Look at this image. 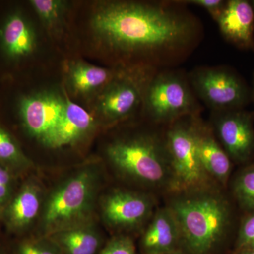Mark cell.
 <instances>
[{
	"instance_id": "obj_6",
	"label": "cell",
	"mask_w": 254,
	"mask_h": 254,
	"mask_svg": "<svg viewBox=\"0 0 254 254\" xmlns=\"http://www.w3.org/2000/svg\"><path fill=\"white\" fill-rule=\"evenodd\" d=\"M148 64L118 68L113 79L95 96L97 120L114 125L131 116L143 104L145 90L154 76Z\"/></svg>"
},
{
	"instance_id": "obj_22",
	"label": "cell",
	"mask_w": 254,
	"mask_h": 254,
	"mask_svg": "<svg viewBox=\"0 0 254 254\" xmlns=\"http://www.w3.org/2000/svg\"><path fill=\"white\" fill-rule=\"evenodd\" d=\"M14 175L12 170L0 164V218L12 198Z\"/></svg>"
},
{
	"instance_id": "obj_19",
	"label": "cell",
	"mask_w": 254,
	"mask_h": 254,
	"mask_svg": "<svg viewBox=\"0 0 254 254\" xmlns=\"http://www.w3.org/2000/svg\"><path fill=\"white\" fill-rule=\"evenodd\" d=\"M32 10L50 36L63 34L67 14V3L61 0H31L28 1Z\"/></svg>"
},
{
	"instance_id": "obj_24",
	"label": "cell",
	"mask_w": 254,
	"mask_h": 254,
	"mask_svg": "<svg viewBox=\"0 0 254 254\" xmlns=\"http://www.w3.org/2000/svg\"><path fill=\"white\" fill-rule=\"evenodd\" d=\"M99 254H136V251L130 237L120 235L110 240Z\"/></svg>"
},
{
	"instance_id": "obj_25",
	"label": "cell",
	"mask_w": 254,
	"mask_h": 254,
	"mask_svg": "<svg viewBox=\"0 0 254 254\" xmlns=\"http://www.w3.org/2000/svg\"><path fill=\"white\" fill-rule=\"evenodd\" d=\"M237 243L242 250L254 248V213L246 217L242 221Z\"/></svg>"
},
{
	"instance_id": "obj_7",
	"label": "cell",
	"mask_w": 254,
	"mask_h": 254,
	"mask_svg": "<svg viewBox=\"0 0 254 254\" xmlns=\"http://www.w3.org/2000/svg\"><path fill=\"white\" fill-rule=\"evenodd\" d=\"M164 138L173 170L172 193L218 187L200 163L190 122L170 124Z\"/></svg>"
},
{
	"instance_id": "obj_17",
	"label": "cell",
	"mask_w": 254,
	"mask_h": 254,
	"mask_svg": "<svg viewBox=\"0 0 254 254\" xmlns=\"http://www.w3.org/2000/svg\"><path fill=\"white\" fill-rule=\"evenodd\" d=\"M118 68L95 66L83 61L70 63L66 68V78L70 89L81 96H96L118 73Z\"/></svg>"
},
{
	"instance_id": "obj_27",
	"label": "cell",
	"mask_w": 254,
	"mask_h": 254,
	"mask_svg": "<svg viewBox=\"0 0 254 254\" xmlns=\"http://www.w3.org/2000/svg\"><path fill=\"white\" fill-rule=\"evenodd\" d=\"M242 254H254V248L242 250Z\"/></svg>"
},
{
	"instance_id": "obj_23",
	"label": "cell",
	"mask_w": 254,
	"mask_h": 254,
	"mask_svg": "<svg viewBox=\"0 0 254 254\" xmlns=\"http://www.w3.org/2000/svg\"><path fill=\"white\" fill-rule=\"evenodd\" d=\"M18 254H63L51 241L27 240L18 247Z\"/></svg>"
},
{
	"instance_id": "obj_2",
	"label": "cell",
	"mask_w": 254,
	"mask_h": 254,
	"mask_svg": "<svg viewBox=\"0 0 254 254\" xmlns=\"http://www.w3.org/2000/svg\"><path fill=\"white\" fill-rule=\"evenodd\" d=\"M166 205L176 219L182 242L193 254H206L228 231L230 208L218 187L170 193Z\"/></svg>"
},
{
	"instance_id": "obj_20",
	"label": "cell",
	"mask_w": 254,
	"mask_h": 254,
	"mask_svg": "<svg viewBox=\"0 0 254 254\" xmlns=\"http://www.w3.org/2000/svg\"><path fill=\"white\" fill-rule=\"evenodd\" d=\"M0 164L14 170H21L29 165L18 140L0 120Z\"/></svg>"
},
{
	"instance_id": "obj_9",
	"label": "cell",
	"mask_w": 254,
	"mask_h": 254,
	"mask_svg": "<svg viewBox=\"0 0 254 254\" xmlns=\"http://www.w3.org/2000/svg\"><path fill=\"white\" fill-rule=\"evenodd\" d=\"M190 78L193 91L215 113L241 110L249 99L245 83L226 68H198Z\"/></svg>"
},
{
	"instance_id": "obj_26",
	"label": "cell",
	"mask_w": 254,
	"mask_h": 254,
	"mask_svg": "<svg viewBox=\"0 0 254 254\" xmlns=\"http://www.w3.org/2000/svg\"><path fill=\"white\" fill-rule=\"evenodd\" d=\"M182 2L203 8L208 11L209 14L215 21H218L226 4V1H222V0H190V1H185Z\"/></svg>"
},
{
	"instance_id": "obj_1",
	"label": "cell",
	"mask_w": 254,
	"mask_h": 254,
	"mask_svg": "<svg viewBox=\"0 0 254 254\" xmlns=\"http://www.w3.org/2000/svg\"><path fill=\"white\" fill-rule=\"evenodd\" d=\"M97 43L123 58L156 57L186 47L194 26L186 15L154 3L108 1L97 5L90 20Z\"/></svg>"
},
{
	"instance_id": "obj_18",
	"label": "cell",
	"mask_w": 254,
	"mask_h": 254,
	"mask_svg": "<svg viewBox=\"0 0 254 254\" xmlns=\"http://www.w3.org/2000/svg\"><path fill=\"white\" fill-rule=\"evenodd\" d=\"M50 237L63 254H95L101 244L98 232L86 223L55 232Z\"/></svg>"
},
{
	"instance_id": "obj_14",
	"label": "cell",
	"mask_w": 254,
	"mask_h": 254,
	"mask_svg": "<svg viewBox=\"0 0 254 254\" xmlns=\"http://www.w3.org/2000/svg\"><path fill=\"white\" fill-rule=\"evenodd\" d=\"M179 242L181 235L173 213L167 206L158 209L142 237L143 250L147 254L173 252Z\"/></svg>"
},
{
	"instance_id": "obj_28",
	"label": "cell",
	"mask_w": 254,
	"mask_h": 254,
	"mask_svg": "<svg viewBox=\"0 0 254 254\" xmlns=\"http://www.w3.org/2000/svg\"><path fill=\"white\" fill-rule=\"evenodd\" d=\"M157 254H181L178 253L176 251H173V252H165V253Z\"/></svg>"
},
{
	"instance_id": "obj_12",
	"label": "cell",
	"mask_w": 254,
	"mask_h": 254,
	"mask_svg": "<svg viewBox=\"0 0 254 254\" xmlns=\"http://www.w3.org/2000/svg\"><path fill=\"white\" fill-rule=\"evenodd\" d=\"M192 131L200 163L205 172L218 185H225L231 173V160L215 138L211 127L198 120H190Z\"/></svg>"
},
{
	"instance_id": "obj_3",
	"label": "cell",
	"mask_w": 254,
	"mask_h": 254,
	"mask_svg": "<svg viewBox=\"0 0 254 254\" xmlns=\"http://www.w3.org/2000/svg\"><path fill=\"white\" fill-rule=\"evenodd\" d=\"M105 151L112 166L125 178L158 191L173 192V170L164 137L153 133L120 137Z\"/></svg>"
},
{
	"instance_id": "obj_10",
	"label": "cell",
	"mask_w": 254,
	"mask_h": 254,
	"mask_svg": "<svg viewBox=\"0 0 254 254\" xmlns=\"http://www.w3.org/2000/svg\"><path fill=\"white\" fill-rule=\"evenodd\" d=\"M155 200L151 195L126 190L110 192L102 203V215L109 226L118 230L134 228L153 215Z\"/></svg>"
},
{
	"instance_id": "obj_16",
	"label": "cell",
	"mask_w": 254,
	"mask_h": 254,
	"mask_svg": "<svg viewBox=\"0 0 254 254\" xmlns=\"http://www.w3.org/2000/svg\"><path fill=\"white\" fill-rule=\"evenodd\" d=\"M41 205V190L33 182H28L13 195L2 218L9 230L22 232L36 220Z\"/></svg>"
},
{
	"instance_id": "obj_15",
	"label": "cell",
	"mask_w": 254,
	"mask_h": 254,
	"mask_svg": "<svg viewBox=\"0 0 254 254\" xmlns=\"http://www.w3.org/2000/svg\"><path fill=\"white\" fill-rule=\"evenodd\" d=\"M65 93V92H64ZM65 106L55 130L50 148H59L75 144L93 131L94 117L73 103L65 93Z\"/></svg>"
},
{
	"instance_id": "obj_13",
	"label": "cell",
	"mask_w": 254,
	"mask_h": 254,
	"mask_svg": "<svg viewBox=\"0 0 254 254\" xmlns=\"http://www.w3.org/2000/svg\"><path fill=\"white\" fill-rule=\"evenodd\" d=\"M216 22L222 34L229 41L243 48H249L253 44L254 12L249 1H226Z\"/></svg>"
},
{
	"instance_id": "obj_4",
	"label": "cell",
	"mask_w": 254,
	"mask_h": 254,
	"mask_svg": "<svg viewBox=\"0 0 254 254\" xmlns=\"http://www.w3.org/2000/svg\"><path fill=\"white\" fill-rule=\"evenodd\" d=\"M38 43L36 26L23 6L14 3L0 11V82L22 79Z\"/></svg>"
},
{
	"instance_id": "obj_8",
	"label": "cell",
	"mask_w": 254,
	"mask_h": 254,
	"mask_svg": "<svg viewBox=\"0 0 254 254\" xmlns=\"http://www.w3.org/2000/svg\"><path fill=\"white\" fill-rule=\"evenodd\" d=\"M143 106L150 120L172 124L183 117L197 116L198 108L188 82L175 73L154 75L144 95Z\"/></svg>"
},
{
	"instance_id": "obj_29",
	"label": "cell",
	"mask_w": 254,
	"mask_h": 254,
	"mask_svg": "<svg viewBox=\"0 0 254 254\" xmlns=\"http://www.w3.org/2000/svg\"><path fill=\"white\" fill-rule=\"evenodd\" d=\"M252 7H253L254 12V1H252Z\"/></svg>"
},
{
	"instance_id": "obj_5",
	"label": "cell",
	"mask_w": 254,
	"mask_h": 254,
	"mask_svg": "<svg viewBox=\"0 0 254 254\" xmlns=\"http://www.w3.org/2000/svg\"><path fill=\"white\" fill-rule=\"evenodd\" d=\"M98 186V177L90 168L70 177L52 193L43 216V228L51 235L86 223L91 213Z\"/></svg>"
},
{
	"instance_id": "obj_30",
	"label": "cell",
	"mask_w": 254,
	"mask_h": 254,
	"mask_svg": "<svg viewBox=\"0 0 254 254\" xmlns=\"http://www.w3.org/2000/svg\"><path fill=\"white\" fill-rule=\"evenodd\" d=\"M253 96H254V93H253Z\"/></svg>"
},
{
	"instance_id": "obj_11",
	"label": "cell",
	"mask_w": 254,
	"mask_h": 254,
	"mask_svg": "<svg viewBox=\"0 0 254 254\" xmlns=\"http://www.w3.org/2000/svg\"><path fill=\"white\" fill-rule=\"evenodd\" d=\"M215 113L214 127L222 148L235 161H247L254 150L252 117L242 110Z\"/></svg>"
},
{
	"instance_id": "obj_21",
	"label": "cell",
	"mask_w": 254,
	"mask_h": 254,
	"mask_svg": "<svg viewBox=\"0 0 254 254\" xmlns=\"http://www.w3.org/2000/svg\"><path fill=\"white\" fill-rule=\"evenodd\" d=\"M234 193L243 208L254 210V165L246 168L237 177Z\"/></svg>"
}]
</instances>
